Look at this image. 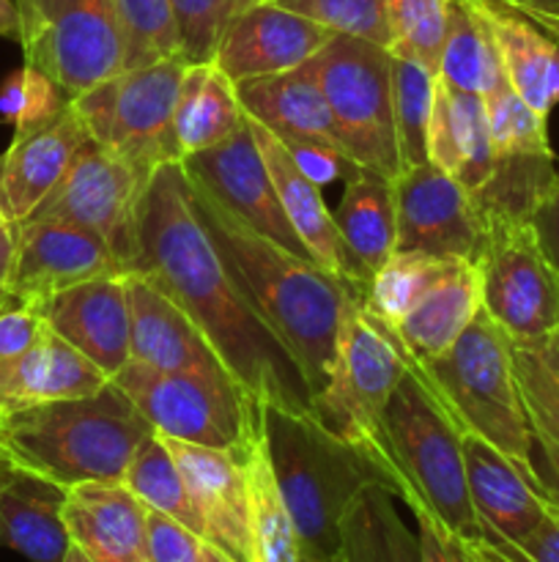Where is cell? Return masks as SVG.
Returning <instances> with one entry per match:
<instances>
[{
    "mask_svg": "<svg viewBox=\"0 0 559 562\" xmlns=\"http://www.w3.org/2000/svg\"><path fill=\"white\" fill-rule=\"evenodd\" d=\"M197 324L230 376L261 406L310 412L312 387L285 340L255 311L208 239L181 162L151 176L140 203L135 272Z\"/></svg>",
    "mask_w": 559,
    "mask_h": 562,
    "instance_id": "6da1fadb",
    "label": "cell"
},
{
    "mask_svg": "<svg viewBox=\"0 0 559 562\" xmlns=\"http://www.w3.org/2000/svg\"><path fill=\"white\" fill-rule=\"evenodd\" d=\"M190 198L225 267L269 327L294 351L316 395L332 368L345 302L362 283L334 278L316 261L294 256L258 234L195 181H190Z\"/></svg>",
    "mask_w": 559,
    "mask_h": 562,
    "instance_id": "7a4b0ae2",
    "label": "cell"
},
{
    "mask_svg": "<svg viewBox=\"0 0 559 562\" xmlns=\"http://www.w3.org/2000/svg\"><path fill=\"white\" fill-rule=\"evenodd\" d=\"M362 450L381 467L389 492L414 519H431L477 549L486 543L466 486L458 426L414 368L400 379Z\"/></svg>",
    "mask_w": 559,
    "mask_h": 562,
    "instance_id": "3957f363",
    "label": "cell"
},
{
    "mask_svg": "<svg viewBox=\"0 0 559 562\" xmlns=\"http://www.w3.org/2000/svg\"><path fill=\"white\" fill-rule=\"evenodd\" d=\"M263 445L305 562H343V519L365 488H389L381 467L329 434L310 412L261 406Z\"/></svg>",
    "mask_w": 559,
    "mask_h": 562,
    "instance_id": "277c9868",
    "label": "cell"
},
{
    "mask_svg": "<svg viewBox=\"0 0 559 562\" xmlns=\"http://www.w3.org/2000/svg\"><path fill=\"white\" fill-rule=\"evenodd\" d=\"M151 434L115 382L88 398L47 401L0 415V439L11 461L64 488L124 483L126 467Z\"/></svg>",
    "mask_w": 559,
    "mask_h": 562,
    "instance_id": "5b68a950",
    "label": "cell"
},
{
    "mask_svg": "<svg viewBox=\"0 0 559 562\" xmlns=\"http://www.w3.org/2000/svg\"><path fill=\"white\" fill-rule=\"evenodd\" d=\"M411 368L447 409L458 431L486 439L546 492L515 376L513 340L482 307L447 351Z\"/></svg>",
    "mask_w": 559,
    "mask_h": 562,
    "instance_id": "8992f818",
    "label": "cell"
},
{
    "mask_svg": "<svg viewBox=\"0 0 559 562\" xmlns=\"http://www.w3.org/2000/svg\"><path fill=\"white\" fill-rule=\"evenodd\" d=\"M409 368L411 357L395 329L365 305V289L356 285L340 318L332 368L312 395L310 415L329 434L362 448Z\"/></svg>",
    "mask_w": 559,
    "mask_h": 562,
    "instance_id": "52a82bcc",
    "label": "cell"
},
{
    "mask_svg": "<svg viewBox=\"0 0 559 562\" xmlns=\"http://www.w3.org/2000/svg\"><path fill=\"white\" fill-rule=\"evenodd\" d=\"M113 382L159 437L247 456L263 434L261 404L230 376L164 373L129 360Z\"/></svg>",
    "mask_w": 559,
    "mask_h": 562,
    "instance_id": "ba28073f",
    "label": "cell"
},
{
    "mask_svg": "<svg viewBox=\"0 0 559 562\" xmlns=\"http://www.w3.org/2000/svg\"><path fill=\"white\" fill-rule=\"evenodd\" d=\"M186 64V58H170L124 69L71 99V110L99 146L151 179L162 165L181 162L175 104Z\"/></svg>",
    "mask_w": 559,
    "mask_h": 562,
    "instance_id": "9c48e42d",
    "label": "cell"
},
{
    "mask_svg": "<svg viewBox=\"0 0 559 562\" xmlns=\"http://www.w3.org/2000/svg\"><path fill=\"white\" fill-rule=\"evenodd\" d=\"M312 64L351 162L392 181L403 170L392 110V53L334 33Z\"/></svg>",
    "mask_w": 559,
    "mask_h": 562,
    "instance_id": "30bf717a",
    "label": "cell"
},
{
    "mask_svg": "<svg viewBox=\"0 0 559 562\" xmlns=\"http://www.w3.org/2000/svg\"><path fill=\"white\" fill-rule=\"evenodd\" d=\"M25 64L44 71L66 99L124 71L118 0H16Z\"/></svg>",
    "mask_w": 559,
    "mask_h": 562,
    "instance_id": "8fae6325",
    "label": "cell"
},
{
    "mask_svg": "<svg viewBox=\"0 0 559 562\" xmlns=\"http://www.w3.org/2000/svg\"><path fill=\"white\" fill-rule=\"evenodd\" d=\"M482 311L513 344L559 338V272L532 220L488 217L477 256Z\"/></svg>",
    "mask_w": 559,
    "mask_h": 562,
    "instance_id": "7c38bea8",
    "label": "cell"
},
{
    "mask_svg": "<svg viewBox=\"0 0 559 562\" xmlns=\"http://www.w3.org/2000/svg\"><path fill=\"white\" fill-rule=\"evenodd\" d=\"M148 176L91 135L69 162L55 190L27 220H55L93 231L115 252L126 274L135 272L137 223Z\"/></svg>",
    "mask_w": 559,
    "mask_h": 562,
    "instance_id": "4fadbf2b",
    "label": "cell"
},
{
    "mask_svg": "<svg viewBox=\"0 0 559 562\" xmlns=\"http://www.w3.org/2000/svg\"><path fill=\"white\" fill-rule=\"evenodd\" d=\"M398 241L395 250L477 261L486 220L464 187L433 162L411 165L392 179Z\"/></svg>",
    "mask_w": 559,
    "mask_h": 562,
    "instance_id": "5bb4252c",
    "label": "cell"
},
{
    "mask_svg": "<svg viewBox=\"0 0 559 562\" xmlns=\"http://www.w3.org/2000/svg\"><path fill=\"white\" fill-rule=\"evenodd\" d=\"M181 168H184L186 179L212 192L223 206H228L236 217L244 220L258 234L269 236L294 256L312 261L305 241L296 236L283 206H280L266 159H263L255 137H252L250 119L233 137H228L219 146L181 159Z\"/></svg>",
    "mask_w": 559,
    "mask_h": 562,
    "instance_id": "9a60e30c",
    "label": "cell"
},
{
    "mask_svg": "<svg viewBox=\"0 0 559 562\" xmlns=\"http://www.w3.org/2000/svg\"><path fill=\"white\" fill-rule=\"evenodd\" d=\"M126 274L115 252L93 231L55 220H25L16 225L11 300L38 307L49 296L93 278Z\"/></svg>",
    "mask_w": 559,
    "mask_h": 562,
    "instance_id": "2e32d148",
    "label": "cell"
},
{
    "mask_svg": "<svg viewBox=\"0 0 559 562\" xmlns=\"http://www.w3.org/2000/svg\"><path fill=\"white\" fill-rule=\"evenodd\" d=\"M332 36L318 22L274 0H261L230 16L214 53V66L233 86H241L307 64Z\"/></svg>",
    "mask_w": 559,
    "mask_h": 562,
    "instance_id": "e0dca14e",
    "label": "cell"
},
{
    "mask_svg": "<svg viewBox=\"0 0 559 562\" xmlns=\"http://www.w3.org/2000/svg\"><path fill=\"white\" fill-rule=\"evenodd\" d=\"M192 494L206 541L233 562H255L247 456L162 437Z\"/></svg>",
    "mask_w": 559,
    "mask_h": 562,
    "instance_id": "ac0fdd59",
    "label": "cell"
},
{
    "mask_svg": "<svg viewBox=\"0 0 559 562\" xmlns=\"http://www.w3.org/2000/svg\"><path fill=\"white\" fill-rule=\"evenodd\" d=\"M55 335L110 379L132 360V302L126 274L93 278L36 307Z\"/></svg>",
    "mask_w": 559,
    "mask_h": 562,
    "instance_id": "d6986e66",
    "label": "cell"
},
{
    "mask_svg": "<svg viewBox=\"0 0 559 562\" xmlns=\"http://www.w3.org/2000/svg\"><path fill=\"white\" fill-rule=\"evenodd\" d=\"M466 486L486 538L518 547L548 516L551 499L513 461L475 434L460 431Z\"/></svg>",
    "mask_w": 559,
    "mask_h": 562,
    "instance_id": "ffe728a7",
    "label": "cell"
},
{
    "mask_svg": "<svg viewBox=\"0 0 559 562\" xmlns=\"http://www.w3.org/2000/svg\"><path fill=\"white\" fill-rule=\"evenodd\" d=\"M126 283L132 302V362L164 373L230 376L184 307L142 274H126Z\"/></svg>",
    "mask_w": 559,
    "mask_h": 562,
    "instance_id": "44dd1931",
    "label": "cell"
},
{
    "mask_svg": "<svg viewBox=\"0 0 559 562\" xmlns=\"http://www.w3.org/2000/svg\"><path fill=\"white\" fill-rule=\"evenodd\" d=\"M85 140L88 132L71 102L49 124L14 132V140L0 157V209L11 225L25 223L36 212Z\"/></svg>",
    "mask_w": 559,
    "mask_h": 562,
    "instance_id": "7402d4cb",
    "label": "cell"
},
{
    "mask_svg": "<svg viewBox=\"0 0 559 562\" xmlns=\"http://www.w3.org/2000/svg\"><path fill=\"white\" fill-rule=\"evenodd\" d=\"M146 514L124 483H80L66 494V530L91 562H148Z\"/></svg>",
    "mask_w": 559,
    "mask_h": 562,
    "instance_id": "603a6c76",
    "label": "cell"
},
{
    "mask_svg": "<svg viewBox=\"0 0 559 562\" xmlns=\"http://www.w3.org/2000/svg\"><path fill=\"white\" fill-rule=\"evenodd\" d=\"M239 102L250 119L266 126L285 143H318L349 157L334 126L327 93L312 58L283 75L261 77L236 86Z\"/></svg>",
    "mask_w": 559,
    "mask_h": 562,
    "instance_id": "cb8c5ba5",
    "label": "cell"
},
{
    "mask_svg": "<svg viewBox=\"0 0 559 562\" xmlns=\"http://www.w3.org/2000/svg\"><path fill=\"white\" fill-rule=\"evenodd\" d=\"M247 119H250V115H247ZM250 130L258 148H261L263 159H266V168L269 173H272L280 206H283L285 217H288L296 236L305 241L312 261L321 269H327L329 274H334V278L349 280V283H362L360 274L351 267L343 239H340L334 214L329 212L327 203H323L321 187L312 184V181L296 168L290 151L274 132H269L266 126L258 124L255 119H250Z\"/></svg>",
    "mask_w": 559,
    "mask_h": 562,
    "instance_id": "d4e9b609",
    "label": "cell"
},
{
    "mask_svg": "<svg viewBox=\"0 0 559 562\" xmlns=\"http://www.w3.org/2000/svg\"><path fill=\"white\" fill-rule=\"evenodd\" d=\"M66 494L60 483L25 470H0V532L3 543L31 562H64L71 549L64 508Z\"/></svg>",
    "mask_w": 559,
    "mask_h": 562,
    "instance_id": "484cf974",
    "label": "cell"
},
{
    "mask_svg": "<svg viewBox=\"0 0 559 562\" xmlns=\"http://www.w3.org/2000/svg\"><path fill=\"white\" fill-rule=\"evenodd\" d=\"M427 162L477 195L493 173L491 126L480 93L455 91L436 77L427 124Z\"/></svg>",
    "mask_w": 559,
    "mask_h": 562,
    "instance_id": "4316f807",
    "label": "cell"
},
{
    "mask_svg": "<svg viewBox=\"0 0 559 562\" xmlns=\"http://www.w3.org/2000/svg\"><path fill=\"white\" fill-rule=\"evenodd\" d=\"M477 5L491 27L510 88L548 119L559 104V42L502 0H477Z\"/></svg>",
    "mask_w": 559,
    "mask_h": 562,
    "instance_id": "83f0119b",
    "label": "cell"
},
{
    "mask_svg": "<svg viewBox=\"0 0 559 562\" xmlns=\"http://www.w3.org/2000/svg\"><path fill=\"white\" fill-rule=\"evenodd\" d=\"M480 307V269L471 261H453L392 329L411 366H422L447 351L475 322Z\"/></svg>",
    "mask_w": 559,
    "mask_h": 562,
    "instance_id": "f1b7e54d",
    "label": "cell"
},
{
    "mask_svg": "<svg viewBox=\"0 0 559 562\" xmlns=\"http://www.w3.org/2000/svg\"><path fill=\"white\" fill-rule=\"evenodd\" d=\"M113 379L93 366L82 351L66 344L53 329L22 357L9 384L0 393V415L20 406L47 404V401L88 398L104 390Z\"/></svg>",
    "mask_w": 559,
    "mask_h": 562,
    "instance_id": "f546056e",
    "label": "cell"
},
{
    "mask_svg": "<svg viewBox=\"0 0 559 562\" xmlns=\"http://www.w3.org/2000/svg\"><path fill=\"white\" fill-rule=\"evenodd\" d=\"M334 223H338L351 267L367 285V280L392 256L395 241H398L392 181L356 168L349 176V184L334 212Z\"/></svg>",
    "mask_w": 559,
    "mask_h": 562,
    "instance_id": "4dcf8cb0",
    "label": "cell"
},
{
    "mask_svg": "<svg viewBox=\"0 0 559 562\" xmlns=\"http://www.w3.org/2000/svg\"><path fill=\"white\" fill-rule=\"evenodd\" d=\"M244 124L247 113L239 102V91L214 66V60L186 64L179 104H175V137L181 146V159L219 146Z\"/></svg>",
    "mask_w": 559,
    "mask_h": 562,
    "instance_id": "1f68e13d",
    "label": "cell"
},
{
    "mask_svg": "<svg viewBox=\"0 0 559 562\" xmlns=\"http://www.w3.org/2000/svg\"><path fill=\"white\" fill-rule=\"evenodd\" d=\"M436 77L455 91L480 97L504 80L499 47L477 0H458L449 11Z\"/></svg>",
    "mask_w": 559,
    "mask_h": 562,
    "instance_id": "d6a6232c",
    "label": "cell"
},
{
    "mask_svg": "<svg viewBox=\"0 0 559 562\" xmlns=\"http://www.w3.org/2000/svg\"><path fill=\"white\" fill-rule=\"evenodd\" d=\"M395 494L370 486L343 519V562H425L420 532L400 519Z\"/></svg>",
    "mask_w": 559,
    "mask_h": 562,
    "instance_id": "836d02e7",
    "label": "cell"
},
{
    "mask_svg": "<svg viewBox=\"0 0 559 562\" xmlns=\"http://www.w3.org/2000/svg\"><path fill=\"white\" fill-rule=\"evenodd\" d=\"M513 357L515 376L529 415L535 456H540L537 472L546 494L559 505V382L540 360L535 346L513 344Z\"/></svg>",
    "mask_w": 559,
    "mask_h": 562,
    "instance_id": "e575fe53",
    "label": "cell"
},
{
    "mask_svg": "<svg viewBox=\"0 0 559 562\" xmlns=\"http://www.w3.org/2000/svg\"><path fill=\"white\" fill-rule=\"evenodd\" d=\"M124 486L148 510H157V514L184 525L195 536L206 538V527H203L201 514H197L195 503H192L184 475H181L173 453H170L168 445H164V439L157 431L140 445L132 464L126 467Z\"/></svg>",
    "mask_w": 559,
    "mask_h": 562,
    "instance_id": "d590c367",
    "label": "cell"
},
{
    "mask_svg": "<svg viewBox=\"0 0 559 562\" xmlns=\"http://www.w3.org/2000/svg\"><path fill=\"white\" fill-rule=\"evenodd\" d=\"M244 464L247 481H250L252 552H255V562H305L294 521L285 510L272 464H269L263 434L255 448L247 453Z\"/></svg>",
    "mask_w": 559,
    "mask_h": 562,
    "instance_id": "8d00e7d4",
    "label": "cell"
},
{
    "mask_svg": "<svg viewBox=\"0 0 559 562\" xmlns=\"http://www.w3.org/2000/svg\"><path fill=\"white\" fill-rule=\"evenodd\" d=\"M460 258H436L425 252L395 250L365 285V305L389 327L411 311L417 300Z\"/></svg>",
    "mask_w": 559,
    "mask_h": 562,
    "instance_id": "74e56055",
    "label": "cell"
},
{
    "mask_svg": "<svg viewBox=\"0 0 559 562\" xmlns=\"http://www.w3.org/2000/svg\"><path fill=\"white\" fill-rule=\"evenodd\" d=\"M433 88H436V71L417 60L392 55V110L403 170L427 162Z\"/></svg>",
    "mask_w": 559,
    "mask_h": 562,
    "instance_id": "f35d334b",
    "label": "cell"
},
{
    "mask_svg": "<svg viewBox=\"0 0 559 562\" xmlns=\"http://www.w3.org/2000/svg\"><path fill=\"white\" fill-rule=\"evenodd\" d=\"M124 69L184 58L179 22L170 0H118Z\"/></svg>",
    "mask_w": 559,
    "mask_h": 562,
    "instance_id": "ab89813d",
    "label": "cell"
},
{
    "mask_svg": "<svg viewBox=\"0 0 559 562\" xmlns=\"http://www.w3.org/2000/svg\"><path fill=\"white\" fill-rule=\"evenodd\" d=\"M392 47L389 53L438 69L449 11L458 0H384Z\"/></svg>",
    "mask_w": 559,
    "mask_h": 562,
    "instance_id": "60d3db41",
    "label": "cell"
},
{
    "mask_svg": "<svg viewBox=\"0 0 559 562\" xmlns=\"http://www.w3.org/2000/svg\"><path fill=\"white\" fill-rule=\"evenodd\" d=\"M66 108H69L66 93L33 66L22 64L0 80V119L14 126V132L49 124Z\"/></svg>",
    "mask_w": 559,
    "mask_h": 562,
    "instance_id": "b9f144b4",
    "label": "cell"
},
{
    "mask_svg": "<svg viewBox=\"0 0 559 562\" xmlns=\"http://www.w3.org/2000/svg\"><path fill=\"white\" fill-rule=\"evenodd\" d=\"M338 36L365 38L378 47H392L387 3L384 0H274Z\"/></svg>",
    "mask_w": 559,
    "mask_h": 562,
    "instance_id": "7bdbcfd3",
    "label": "cell"
},
{
    "mask_svg": "<svg viewBox=\"0 0 559 562\" xmlns=\"http://www.w3.org/2000/svg\"><path fill=\"white\" fill-rule=\"evenodd\" d=\"M181 33V49L190 64L214 60L225 25L233 16V0H170Z\"/></svg>",
    "mask_w": 559,
    "mask_h": 562,
    "instance_id": "ee69618b",
    "label": "cell"
},
{
    "mask_svg": "<svg viewBox=\"0 0 559 562\" xmlns=\"http://www.w3.org/2000/svg\"><path fill=\"white\" fill-rule=\"evenodd\" d=\"M146 532L148 562H233L217 547H212L206 538L195 536L184 525L157 514V510L146 514Z\"/></svg>",
    "mask_w": 559,
    "mask_h": 562,
    "instance_id": "f6af8a7d",
    "label": "cell"
},
{
    "mask_svg": "<svg viewBox=\"0 0 559 562\" xmlns=\"http://www.w3.org/2000/svg\"><path fill=\"white\" fill-rule=\"evenodd\" d=\"M47 329L49 327L42 313L31 305H20V302L11 300V305L0 311V393L9 384L11 373L16 371L22 357L44 338Z\"/></svg>",
    "mask_w": 559,
    "mask_h": 562,
    "instance_id": "bcb514c9",
    "label": "cell"
},
{
    "mask_svg": "<svg viewBox=\"0 0 559 562\" xmlns=\"http://www.w3.org/2000/svg\"><path fill=\"white\" fill-rule=\"evenodd\" d=\"M486 552L510 562H559V505L551 499V508H548L546 519L518 547L499 543V547L486 549Z\"/></svg>",
    "mask_w": 559,
    "mask_h": 562,
    "instance_id": "7dc6e473",
    "label": "cell"
},
{
    "mask_svg": "<svg viewBox=\"0 0 559 562\" xmlns=\"http://www.w3.org/2000/svg\"><path fill=\"white\" fill-rule=\"evenodd\" d=\"M285 143V140H283ZM285 148L294 157L296 168L307 176L316 187H327L338 179H349L356 170V165L351 162L343 154L332 151V148H323L318 143H285Z\"/></svg>",
    "mask_w": 559,
    "mask_h": 562,
    "instance_id": "c3c4849f",
    "label": "cell"
},
{
    "mask_svg": "<svg viewBox=\"0 0 559 562\" xmlns=\"http://www.w3.org/2000/svg\"><path fill=\"white\" fill-rule=\"evenodd\" d=\"M417 532H420L425 562H486L480 549L449 536L447 530L433 525L431 519H417Z\"/></svg>",
    "mask_w": 559,
    "mask_h": 562,
    "instance_id": "681fc988",
    "label": "cell"
},
{
    "mask_svg": "<svg viewBox=\"0 0 559 562\" xmlns=\"http://www.w3.org/2000/svg\"><path fill=\"white\" fill-rule=\"evenodd\" d=\"M532 225L537 231V239H540L543 250L551 258V263L559 272V176L551 184V190L543 195V201L537 203V209L532 212Z\"/></svg>",
    "mask_w": 559,
    "mask_h": 562,
    "instance_id": "f907efd6",
    "label": "cell"
},
{
    "mask_svg": "<svg viewBox=\"0 0 559 562\" xmlns=\"http://www.w3.org/2000/svg\"><path fill=\"white\" fill-rule=\"evenodd\" d=\"M14 247H16V225L3 223L0 225V285H5V280H9L11 274Z\"/></svg>",
    "mask_w": 559,
    "mask_h": 562,
    "instance_id": "816d5d0a",
    "label": "cell"
},
{
    "mask_svg": "<svg viewBox=\"0 0 559 562\" xmlns=\"http://www.w3.org/2000/svg\"><path fill=\"white\" fill-rule=\"evenodd\" d=\"M20 3L16 0H0V38L20 44Z\"/></svg>",
    "mask_w": 559,
    "mask_h": 562,
    "instance_id": "f5cc1de1",
    "label": "cell"
},
{
    "mask_svg": "<svg viewBox=\"0 0 559 562\" xmlns=\"http://www.w3.org/2000/svg\"><path fill=\"white\" fill-rule=\"evenodd\" d=\"M502 3L513 5V9L524 11V14L559 16V0H502Z\"/></svg>",
    "mask_w": 559,
    "mask_h": 562,
    "instance_id": "db71d44e",
    "label": "cell"
},
{
    "mask_svg": "<svg viewBox=\"0 0 559 562\" xmlns=\"http://www.w3.org/2000/svg\"><path fill=\"white\" fill-rule=\"evenodd\" d=\"M529 346H535L537 355H540V360L546 362V368L554 373V379L559 382V338L543 340V344H529Z\"/></svg>",
    "mask_w": 559,
    "mask_h": 562,
    "instance_id": "11a10c76",
    "label": "cell"
},
{
    "mask_svg": "<svg viewBox=\"0 0 559 562\" xmlns=\"http://www.w3.org/2000/svg\"><path fill=\"white\" fill-rule=\"evenodd\" d=\"M526 16H529L532 22H537L548 36H554L559 42V16H551V14H526Z\"/></svg>",
    "mask_w": 559,
    "mask_h": 562,
    "instance_id": "9f6ffc18",
    "label": "cell"
},
{
    "mask_svg": "<svg viewBox=\"0 0 559 562\" xmlns=\"http://www.w3.org/2000/svg\"><path fill=\"white\" fill-rule=\"evenodd\" d=\"M64 562H91V560H88V558H85V554H82V552H80V549H77V547H75V543H71V549H69V552H66V558H64Z\"/></svg>",
    "mask_w": 559,
    "mask_h": 562,
    "instance_id": "6f0895ef",
    "label": "cell"
},
{
    "mask_svg": "<svg viewBox=\"0 0 559 562\" xmlns=\"http://www.w3.org/2000/svg\"><path fill=\"white\" fill-rule=\"evenodd\" d=\"M11 464H14V461H11L9 450H5L3 439H0V470H5V467H11Z\"/></svg>",
    "mask_w": 559,
    "mask_h": 562,
    "instance_id": "680465c9",
    "label": "cell"
},
{
    "mask_svg": "<svg viewBox=\"0 0 559 562\" xmlns=\"http://www.w3.org/2000/svg\"><path fill=\"white\" fill-rule=\"evenodd\" d=\"M252 3H261V0H233V14H239L241 9H247V5Z\"/></svg>",
    "mask_w": 559,
    "mask_h": 562,
    "instance_id": "91938a15",
    "label": "cell"
},
{
    "mask_svg": "<svg viewBox=\"0 0 559 562\" xmlns=\"http://www.w3.org/2000/svg\"><path fill=\"white\" fill-rule=\"evenodd\" d=\"M5 305H11V294H9V289H5V285H0V311H3Z\"/></svg>",
    "mask_w": 559,
    "mask_h": 562,
    "instance_id": "94428289",
    "label": "cell"
},
{
    "mask_svg": "<svg viewBox=\"0 0 559 562\" xmlns=\"http://www.w3.org/2000/svg\"><path fill=\"white\" fill-rule=\"evenodd\" d=\"M482 558H486V562H510V560H502V558H493V554H482Z\"/></svg>",
    "mask_w": 559,
    "mask_h": 562,
    "instance_id": "6125c7cd",
    "label": "cell"
},
{
    "mask_svg": "<svg viewBox=\"0 0 559 562\" xmlns=\"http://www.w3.org/2000/svg\"><path fill=\"white\" fill-rule=\"evenodd\" d=\"M3 223H9V220H5V214H3V209H0V225Z\"/></svg>",
    "mask_w": 559,
    "mask_h": 562,
    "instance_id": "be15d7a7",
    "label": "cell"
},
{
    "mask_svg": "<svg viewBox=\"0 0 559 562\" xmlns=\"http://www.w3.org/2000/svg\"><path fill=\"white\" fill-rule=\"evenodd\" d=\"M0 543H3V532H0Z\"/></svg>",
    "mask_w": 559,
    "mask_h": 562,
    "instance_id": "e7e4bbea",
    "label": "cell"
}]
</instances>
